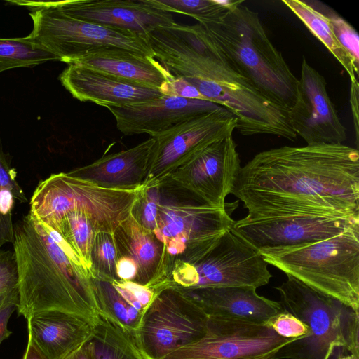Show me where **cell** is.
<instances>
[{
  "label": "cell",
  "instance_id": "f35d334b",
  "mask_svg": "<svg viewBox=\"0 0 359 359\" xmlns=\"http://www.w3.org/2000/svg\"><path fill=\"white\" fill-rule=\"evenodd\" d=\"M358 95L359 83L358 80L351 81L350 103L353 116V123L355 130L356 141H358Z\"/></svg>",
  "mask_w": 359,
  "mask_h": 359
},
{
  "label": "cell",
  "instance_id": "836d02e7",
  "mask_svg": "<svg viewBox=\"0 0 359 359\" xmlns=\"http://www.w3.org/2000/svg\"><path fill=\"white\" fill-rule=\"evenodd\" d=\"M17 264L13 250L0 248V305L19 299Z\"/></svg>",
  "mask_w": 359,
  "mask_h": 359
},
{
  "label": "cell",
  "instance_id": "60d3db41",
  "mask_svg": "<svg viewBox=\"0 0 359 359\" xmlns=\"http://www.w3.org/2000/svg\"><path fill=\"white\" fill-rule=\"evenodd\" d=\"M64 359H92L84 344Z\"/></svg>",
  "mask_w": 359,
  "mask_h": 359
},
{
  "label": "cell",
  "instance_id": "ffe728a7",
  "mask_svg": "<svg viewBox=\"0 0 359 359\" xmlns=\"http://www.w3.org/2000/svg\"><path fill=\"white\" fill-rule=\"evenodd\" d=\"M251 286L179 290L196 303L208 316L264 323L283 310L280 302L259 295Z\"/></svg>",
  "mask_w": 359,
  "mask_h": 359
},
{
  "label": "cell",
  "instance_id": "7402d4cb",
  "mask_svg": "<svg viewBox=\"0 0 359 359\" xmlns=\"http://www.w3.org/2000/svg\"><path fill=\"white\" fill-rule=\"evenodd\" d=\"M27 320L28 337L48 359H64L90 337L93 320L58 311H43Z\"/></svg>",
  "mask_w": 359,
  "mask_h": 359
},
{
  "label": "cell",
  "instance_id": "3957f363",
  "mask_svg": "<svg viewBox=\"0 0 359 359\" xmlns=\"http://www.w3.org/2000/svg\"><path fill=\"white\" fill-rule=\"evenodd\" d=\"M226 62L268 99L290 110L298 79L272 43L257 13L241 4L217 21L201 24Z\"/></svg>",
  "mask_w": 359,
  "mask_h": 359
},
{
  "label": "cell",
  "instance_id": "83f0119b",
  "mask_svg": "<svg viewBox=\"0 0 359 359\" xmlns=\"http://www.w3.org/2000/svg\"><path fill=\"white\" fill-rule=\"evenodd\" d=\"M45 226L58 234L90 270V251L97 231L85 213L69 212L57 221Z\"/></svg>",
  "mask_w": 359,
  "mask_h": 359
},
{
  "label": "cell",
  "instance_id": "277c9868",
  "mask_svg": "<svg viewBox=\"0 0 359 359\" xmlns=\"http://www.w3.org/2000/svg\"><path fill=\"white\" fill-rule=\"evenodd\" d=\"M208 36L207 44L194 54L183 79L194 86L206 101L233 114L238 120L236 129L242 135L265 134L295 140L297 135L292 128L289 110L268 99L234 70L208 34Z\"/></svg>",
  "mask_w": 359,
  "mask_h": 359
},
{
  "label": "cell",
  "instance_id": "8fae6325",
  "mask_svg": "<svg viewBox=\"0 0 359 359\" xmlns=\"http://www.w3.org/2000/svg\"><path fill=\"white\" fill-rule=\"evenodd\" d=\"M208 316L182 291L161 290L145 311L135 341L148 359L168 354L201 339L205 334Z\"/></svg>",
  "mask_w": 359,
  "mask_h": 359
},
{
  "label": "cell",
  "instance_id": "484cf974",
  "mask_svg": "<svg viewBox=\"0 0 359 359\" xmlns=\"http://www.w3.org/2000/svg\"><path fill=\"white\" fill-rule=\"evenodd\" d=\"M84 345L92 359H148L133 337L100 312Z\"/></svg>",
  "mask_w": 359,
  "mask_h": 359
},
{
  "label": "cell",
  "instance_id": "52a82bcc",
  "mask_svg": "<svg viewBox=\"0 0 359 359\" xmlns=\"http://www.w3.org/2000/svg\"><path fill=\"white\" fill-rule=\"evenodd\" d=\"M283 307L304 323L308 334L283 347L273 359L359 358V313L292 277L276 287Z\"/></svg>",
  "mask_w": 359,
  "mask_h": 359
},
{
  "label": "cell",
  "instance_id": "5b68a950",
  "mask_svg": "<svg viewBox=\"0 0 359 359\" xmlns=\"http://www.w3.org/2000/svg\"><path fill=\"white\" fill-rule=\"evenodd\" d=\"M159 203L151 231L163 248L158 292L177 262L194 263L205 255L231 226L239 201L210 206L169 180L158 185Z\"/></svg>",
  "mask_w": 359,
  "mask_h": 359
},
{
  "label": "cell",
  "instance_id": "9a60e30c",
  "mask_svg": "<svg viewBox=\"0 0 359 359\" xmlns=\"http://www.w3.org/2000/svg\"><path fill=\"white\" fill-rule=\"evenodd\" d=\"M359 224V219L292 215L262 219L244 217L231 227L257 251L302 245L337 236Z\"/></svg>",
  "mask_w": 359,
  "mask_h": 359
},
{
  "label": "cell",
  "instance_id": "8d00e7d4",
  "mask_svg": "<svg viewBox=\"0 0 359 359\" xmlns=\"http://www.w3.org/2000/svg\"><path fill=\"white\" fill-rule=\"evenodd\" d=\"M18 304L19 299H11L0 305V346L12 334L8 329V323L13 313L18 309Z\"/></svg>",
  "mask_w": 359,
  "mask_h": 359
},
{
  "label": "cell",
  "instance_id": "30bf717a",
  "mask_svg": "<svg viewBox=\"0 0 359 359\" xmlns=\"http://www.w3.org/2000/svg\"><path fill=\"white\" fill-rule=\"evenodd\" d=\"M271 277L268 264L258 251L231 225L198 260L175 264L161 290L236 286L257 288L268 284Z\"/></svg>",
  "mask_w": 359,
  "mask_h": 359
},
{
  "label": "cell",
  "instance_id": "cb8c5ba5",
  "mask_svg": "<svg viewBox=\"0 0 359 359\" xmlns=\"http://www.w3.org/2000/svg\"><path fill=\"white\" fill-rule=\"evenodd\" d=\"M99 312L124 329L135 339L142 318L156 293L133 281H103L93 278Z\"/></svg>",
  "mask_w": 359,
  "mask_h": 359
},
{
  "label": "cell",
  "instance_id": "5bb4252c",
  "mask_svg": "<svg viewBox=\"0 0 359 359\" xmlns=\"http://www.w3.org/2000/svg\"><path fill=\"white\" fill-rule=\"evenodd\" d=\"M241 169L233 136L218 140L172 172L165 180L188 191L202 203L224 208Z\"/></svg>",
  "mask_w": 359,
  "mask_h": 359
},
{
  "label": "cell",
  "instance_id": "f1b7e54d",
  "mask_svg": "<svg viewBox=\"0 0 359 359\" xmlns=\"http://www.w3.org/2000/svg\"><path fill=\"white\" fill-rule=\"evenodd\" d=\"M15 200L21 203L27 201L17 180L16 172L0 145V248L13 242V210Z\"/></svg>",
  "mask_w": 359,
  "mask_h": 359
},
{
  "label": "cell",
  "instance_id": "7c38bea8",
  "mask_svg": "<svg viewBox=\"0 0 359 359\" xmlns=\"http://www.w3.org/2000/svg\"><path fill=\"white\" fill-rule=\"evenodd\" d=\"M238 120L220 107L186 120L154 137L149 170L142 187L163 183L182 165L211 144L231 135Z\"/></svg>",
  "mask_w": 359,
  "mask_h": 359
},
{
  "label": "cell",
  "instance_id": "ac0fdd59",
  "mask_svg": "<svg viewBox=\"0 0 359 359\" xmlns=\"http://www.w3.org/2000/svg\"><path fill=\"white\" fill-rule=\"evenodd\" d=\"M220 107L209 101L163 95L146 102L107 109L123 135L147 133L154 137L186 120Z\"/></svg>",
  "mask_w": 359,
  "mask_h": 359
},
{
  "label": "cell",
  "instance_id": "f546056e",
  "mask_svg": "<svg viewBox=\"0 0 359 359\" xmlns=\"http://www.w3.org/2000/svg\"><path fill=\"white\" fill-rule=\"evenodd\" d=\"M147 1L157 9L191 17L199 24L217 21L227 12L243 2L233 0H147Z\"/></svg>",
  "mask_w": 359,
  "mask_h": 359
},
{
  "label": "cell",
  "instance_id": "1f68e13d",
  "mask_svg": "<svg viewBox=\"0 0 359 359\" xmlns=\"http://www.w3.org/2000/svg\"><path fill=\"white\" fill-rule=\"evenodd\" d=\"M117 259L113 233H96L90 256V271L93 278L107 282L117 280Z\"/></svg>",
  "mask_w": 359,
  "mask_h": 359
},
{
  "label": "cell",
  "instance_id": "44dd1931",
  "mask_svg": "<svg viewBox=\"0 0 359 359\" xmlns=\"http://www.w3.org/2000/svg\"><path fill=\"white\" fill-rule=\"evenodd\" d=\"M154 139L103 156L92 163L67 172L99 187L121 190L141 187L148 172Z\"/></svg>",
  "mask_w": 359,
  "mask_h": 359
},
{
  "label": "cell",
  "instance_id": "d6a6232c",
  "mask_svg": "<svg viewBox=\"0 0 359 359\" xmlns=\"http://www.w3.org/2000/svg\"><path fill=\"white\" fill-rule=\"evenodd\" d=\"M319 6L328 18L337 41L351 56L353 61L355 68L358 72L359 37L357 32L346 20L339 15L336 12L330 8H327L325 5H319Z\"/></svg>",
  "mask_w": 359,
  "mask_h": 359
},
{
  "label": "cell",
  "instance_id": "4316f807",
  "mask_svg": "<svg viewBox=\"0 0 359 359\" xmlns=\"http://www.w3.org/2000/svg\"><path fill=\"white\" fill-rule=\"evenodd\" d=\"M282 2L294 13L307 29L328 49L348 73L351 81H356L358 72L353 61L337 41L330 20L314 1L283 0Z\"/></svg>",
  "mask_w": 359,
  "mask_h": 359
},
{
  "label": "cell",
  "instance_id": "e0dca14e",
  "mask_svg": "<svg viewBox=\"0 0 359 359\" xmlns=\"http://www.w3.org/2000/svg\"><path fill=\"white\" fill-rule=\"evenodd\" d=\"M51 3L72 18L127 30L144 39L155 29L175 22L172 13L153 7L147 0H68Z\"/></svg>",
  "mask_w": 359,
  "mask_h": 359
},
{
  "label": "cell",
  "instance_id": "8992f818",
  "mask_svg": "<svg viewBox=\"0 0 359 359\" xmlns=\"http://www.w3.org/2000/svg\"><path fill=\"white\" fill-rule=\"evenodd\" d=\"M258 252L287 276L359 313V224L320 241Z\"/></svg>",
  "mask_w": 359,
  "mask_h": 359
},
{
  "label": "cell",
  "instance_id": "74e56055",
  "mask_svg": "<svg viewBox=\"0 0 359 359\" xmlns=\"http://www.w3.org/2000/svg\"><path fill=\"white\" fill-rule=\"evenodd\" d=\"M117 280L137 283L138 270L136 264L128 257H118L116 262Z\"/></svg>",
  "mask_w": 359,
  "mask_h": 359
},
{
  "label": "cell",
  "instance_id": "b9f144b4",
  "mask_svg": "<svg viewBox=\"0 0 359 359\" xmlns=\"http://www.w3.org/2000/svg\"><path fill=\"white\" fill-rule=\"evenodd\" d=\"M339 359H359V358L356 357L352 354H347V355L341 356Z\"/></svg>",
  "mask_w": 359,
  "mask_h": 359
},
{
  "label": "cell",
  "instance_id": "e575fe53",
  "mask_svg": "<svg viewBox=\"0 0 359 359\" xmlns=\"http://www.w3.org/2000/svg\"><path fill=\"white\" fill-rule=\"evenodd\" d=\"M264 325L285 339H301L309 332L308 326L284 308L282 311L269 318Z\"/></svg>",
  "mask_w": 359,
  "mask_h": 359
},
{
  "label": "cell",
  "instance_id": "d6986e66",
  "mask_svg": "<svg viewBox=\"0 0 359 359\" xmlns=\"http://www.w3.org/2000/svg\"><path fill=\"white\" fill-rule=\"evenodd\" d=\"M59 80L78 100L106 108L146 102L163 95L157 89L74 64L68 65Z\"/></svg>",
  "mask_w": 359,
  "mask_h": 359
},
{
  "label": "cell",
  "instance_id": "4fadbf2b",
  "mask_svg": "<svg viewBox=\"0 0 359 359\" xmlns=\"http://www.w3.org/2000/svg\"><path fill=\"white\" fill-rule=\"evenodd\" d=\"M295 339L280 337L263 324L208 316L205 335L163 359H273Z\"/></svg>",
  "mask_w": 359,
  "mask_h": 359
},
{
  "label": "cell",
  "instance_id": "7a4b0ae2",
  "mask_svg": "<svg viewBox=\"0 0 359 359\" xmlns=\"http://www.w3.org/2000/svg\"><path fill=\"white\" fill-rule=\"evenodd\" d=\"M18 313L58 311L92 319L99 312L90 270L73 250L29 212L14 224Z\"/></svg>",
  "mask_w": 359,
  "mask_h": 359
},
{
  "label": "cell",
  "instance_id": "d590c367",
  "mask_svg": "<svg viewBox=\"0 0 359 359\" xmlns=\"http://www.w3.org/2000/svg\"><path fill=\"white\" fill-rule=\"evenodd\" d=\"M159 91L163 95L168 96L205 100L194 86L181 78H175L170 81L165 82L161 87Z\"/></svg>",
  "mask_w": 359,
  "mask_h": 359
},
{
  "label": "cell",
  "instance_id": "6da1fadb",
  "mask_svg": "<svg viewBox=\"0 0 359 359\" xmlns=\"http://www.w3.org/2000/svg\"><path fill=\"white\" fill-rule=\"evenodd\" d=\"M231 194L243 202L248 219H359L358 149L321 144L261 151L241 167Z\"/></svg>",
  "mask_w": 359,
  "mask_h": 359
},
{
  "label": "cell",
  "instance_id": "ab89813d",
  "mask_svg": "<svg viewBox=\"0 0 359 359\" xmlns=\"http://www.w3.org/2000/svg\"><path fill=\"white\" fill-rule=\"evenodd\" d=\"M23 359H48L28 337V342Z\"/></svg>",
  "mask_w": 359,
  "mask_h": 359
},
{
  "label": "cell",
  "instance_id": "4dcf8cb0",
  "mask_svg": "<svg viewBox=\"0 0 359 359\" xmlns=\"http://www.w3.org/2000/svg\"><path fill=\"white\" fill-rule=\"evenodd\" d=\"M50 60L57 59L39 48L27 36L0 38V73L9 69L35 66Z\"/></svg>",
  "mask_w": 359,
  "mask_h": 359
},
{
  "label": "cell",
  "instance_id": "603a6c76",
  "mask_svg": "<svg viewBox=\"0 0 359 359\" xmlns=\"http://www.w3.org/2000/svg\"><path fill=\"white\" fill-rule=\"evenodd\" d=\"M105 73L145 87L157 89L175 77L154 57L123 49L90 52L69 64Z\"/></svg>",
  "mask_w": 359,
  "mask_h": 359
},
{
  "label": "cell",
  "instance_id": "9c48e42d",
  "mask_svg": "<svg viewBox=\"0 0 359 359\" xmlns=\"http://www.w3.org/2000/svg\"><path fill=\"white\" fill-rule=\"evenodd\" d=\"M13 3L31 9L33 29L27 37L58 61L69 64L90 52L116 48L154 57L147 39L131 32L72 18L61 12L51 1Z\"/></svg>",
  "mask_w": 359,
  "mask_h": 359
},
{
  "label": "cell",
  "instance_id": "ba28073f",
  "mask_svg": "<svg viewBox=\"0 0 359 359\" xmlns=\"http://www.w3.org/2000/svg\"><path fill=\"white\" fill-rule=\"evenodd\" d=\"M142 188L107 189L68 172L53 174L36 187L29 202V212L48 226L69 212H81L92 220L97 233H113L130 215Z\"/></svg>",
  "mask_w": 359,
  "mask_h": 359
},
{
  "label": "cell",
  "instance_id": "d4e9b609",
  "mask_svg": "<svg viewBox=\"0 0 359 359\" xmlns=\"http://www.w3.org/2000/svg\"><path fill=\"white\" fill-rule=\"evenodd\" d=\"M118 257H126L137 266V283L157 294L163 261V248L153 233L142 227L130 215L113 233Z\"/></svg>",
  "mask_w": 359,
  "mask_h": 359
},
{
  "label": "cell",
  "instance_id": "2e32d148",
  "mask_svg": "<svg viewBox=\"0 0 359 359\" xmlns=\"http://www.w3.org/2000/svg\"><path fill=\"white\" fill-rule=\"evenodd\" d=\"M289 117L293 130L307 145L342 144L346 140V129L329 97L326 81L305 57Z\"/></svg>",
  "mask_w": 359,
  "mask_h": 359
}]
</instances>
